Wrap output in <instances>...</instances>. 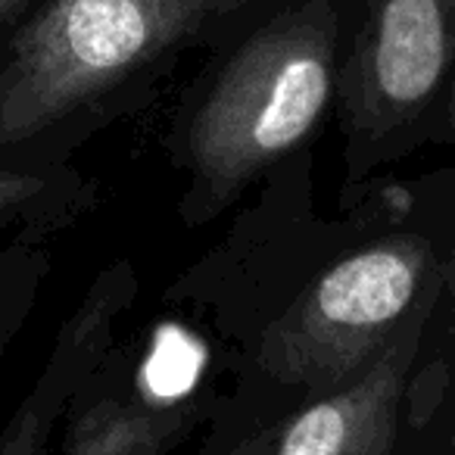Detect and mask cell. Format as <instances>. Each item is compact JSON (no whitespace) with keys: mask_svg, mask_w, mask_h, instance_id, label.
<instances>
[{"mask_svg":"<svg viewBox=\"0 0 455 455\" xmlns=\"http://www.w3.org/2000/svg\"><path fill=\"white\" fill-rule=\"evenodd\" d=\"M312 169L303 150L268 172L225 237L163 291L206 322L231 387L287 411L380 359L443 262L424 175H374L353 206L322 215Z\"/></svg>","mask_w":455,"mask_h":455,"instance_id":"obj_1","label":"cell"},{"mask_svg":"<svg viewBox=\"0 0 455 455\" xmlns=\"http://www.w3.org/2000/svg\"><path fill=\"white\" fill-rule=\"evenodd\" d=\"M278 0H47L0 44V163H72Z\"/></svg>","mask_w":455,"mask_h":455,"instance_id":"obj_2","label":"cell"},{"mask_svg":"<svg viewBox=\"0 0 455 455\" xmlns=\"http://www.w3.org/2000/svg\"><path fill=\"white\" fill-rule=\"evenodd\" d=\"M355 0H278L206 53L165 132L184 228L212 225L284 159L312 150L328 116Z\"/></svg>","mask_w":455,"mask_h":455,"instance_id":"obj_3","label":"cell"},{"mask_svg":"<svg viewBox=\"0 0 455 455\" xmlns=\"http://www.w3.org/2000/svg\"><path fill=\"white\" fill-rule=\"evenodd\" d=\"M452 78L455 0H355L334 103L343 138L337 209L430 144Z\"/></svg>","mask_w":455,"mask_h":455,"instance_id":"obj_4","label":"cell"},{"mask_svg":"<svg viewBox=\"0 0 455 455\" xmlns=\"http://www.w3.org/2000/svg\"><path fill=\"white\" fill-rule=\"evenodd\" d=\"M116 337L82 380L60 430V455H172L212 421L231 378L212 331L163 303Z\"/></svg>","mask_w":455,"mask_h":455,"instance_id":"obj_5","label":"cell"},{"mask_svg":"<svg viewBox=\"0 0 455 455\" xmlns=\"http://www.w3.org/2000/svg\"><path fill=\"white\" fill-rule=\"evenodd\" d=\"M440 293V275L403 334L347 384L297 405L275 455H443L455 430V380L424 359L421 340Z\"/></svg>","mask_w":455,"mask_h":455,"instance_id":"obj_6","label":"cell"},{"mask_svg":"<svg viewBox=\"0 0 455 455\" xmlns=\"http://www.w3.org/2000/svg\"><path fill=\"white\" fill-rule=\"evenodd\" d=\"M138 297L140 278L132 259H113L94 275L88 291L60 324L28 393L0 430V455H51L72 396L119 337L122 318L134 309Z\"/></svg>","mask_w":455,"mask_h":455,"instance_id":"obj_7","label":"cell"},{"mask_svg":"<svg viewBox=\"0 0 455 455\" xmlns=\"http://www.w3.org/2000/svg\"><path fill=\"white\" fill-rule=\"evenodd\" d=\"M97 203L100 184L72 163H0V235L53 241Z\"/></svg>","mask_w":455,"mask_h":455,"instance_id":"obj_8","label":"cell"},{"mask_svg":"<svg viewBox=\"0 0 455 455\" xmlns=\"http://www.w3.org/2000/svg\"><path fill=\"white\" fill-rule=\"evenodd\" d=\"M291 411L262 393L228 387L225 399L206 424L196 455H275L278 430Z\"/></svg>","mask_w":455,"mask_h":455,"instance_id":"obj_9","label":"cell"},{"mask_svg":"<svg viewBox=\"0 0 455 455\" xmlns=\"http://www.w3.org/2000/svg\"><path fill=\"white\" fill-rule=\"evenodd\" d=\"M53 268L51 241L10 237L0 247V362L32 318Z\"/></svg>","mask_w":455,"mask_h":455,"instance_id":"obj_10","label":"cell"},{"mask_svg":"<svg viewBox=\"0 0 455 455\" xmlns=\"http://www.w3.org/2000/svg\"><path fill=\"white\" fill-rule=\"evenodd\" d=\"M434 196L436 215L443 225V262H440V293L427 318L421 340L424 359H436L452 371L455 380V165L424 175Z\"/></svg>","mask_w":455,"mask_h":455,"instance_id":"obj_11","label":"cell"},{"mask_svg":"<svg viewBox=\"0 0 455 455\" xmlns=\"http://www.w3.org/2000/svg\"><path fill=\"white\" fill-rule=\"evenodd\" d=\"M47 0H0V44L22 26L28 22Z\"/></svg>","mask_w":455,"mask_h":455,"instance_id":"obj_12","label":"cell"},{"mask_svg":"<svg viewBox=\"0 0 455 455\" xmlns=\"http://www.w3.org/2000/svg\"><path fill=\"white\" fill-rule=\"evenodd\" d=\"M430 144L436 147H455V78L446 91V100H443V109L436 116L434 134H430Z\"/></svg>","mask_w":455,"mask_h":455,"instance_id":"obj_13","label":"cell"},{"mask_svg":"<svg viewBox=\"0 0 455 455\" xmlns=\"http://www.w3.org/2000/svg\"><path fill=\"white\" fill-rule=\"evenodd\" d=\"M443 455H455V430H452V436H449V446H446V452Z\"/></svg>","mask_w":455,"mask_h":455,"instance_id":"obj_14","label":"cell"}]
</instances>
